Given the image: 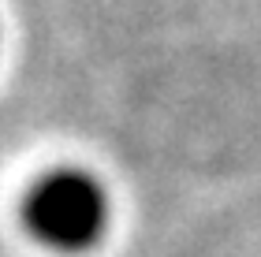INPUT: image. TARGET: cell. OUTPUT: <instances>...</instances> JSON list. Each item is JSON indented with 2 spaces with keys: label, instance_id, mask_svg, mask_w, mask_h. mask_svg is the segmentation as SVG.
Here are the masks:
<instances>
[{
  "label": "cell",
  "instance_id": "6da1fadb",
  "mask_svg": "<svg viewBox=\"0 0 261 257\" xmlns=\"http://www.w3.org/2000/svg\"><path fill=\"white\" fill-rule=\"evenodd\" d=\"M27 227L49 250H90L109 227V194L90 172L56 168L30 186L22 205Z\"/></svg>",
  "mask_w": 261,
  "mask_h": 257
}]
</instances>
